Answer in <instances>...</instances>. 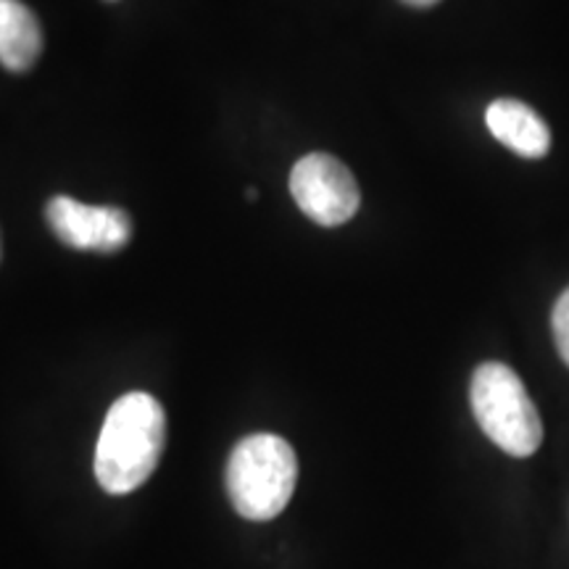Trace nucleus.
Masks as SVG:
<instances>
[{"mask_svg": "<svg viewBox=\"0 0 569 569\" xmlns=\"http://www.w3.org/2000/svg\"><path fill=\"white\" fill-rule=\"evenodd\" d=\"M167 440V415L148 393L113 401L96 443V478L106 493L138 490L156 472Z\"/></svg>", "mask_w": 569, "mask_h": 569, "instance_id": "obj_1", "label": "nucleus"}, {"mask_svg": "<svg viewBox=\"0 0 569 569\" xmlns=\"http://www.w3.org/2000/svg\"><path fill=\"white\" fill-rule=\"evenodd\" d=\"M298 482V457L280 436H248L232 448L224 486L234 511L251 522H267L288 507Z\"/></svg>", "mask_w": 569, "mask_h": 569, "instance_id": "obj_2", "label": "nucleus"}, {"mask_svg": "<svg viewBox=\"0 0 569 569\" xmlns=\"http://www.w3.org/2000/svg\"><path fill=\"white\" fill-rule=\"evenodd\" d=\"M469 403L478 419L480 430L501 448L503 453L517 459H528L543 440V422L536 403L515 369L501 361H486L475 369L469 386Z\"/></svg>", "mask_w": 569, "mask_h": 569, "instance_id": "obj_3", "label": "nucleus"}, {"mask_svg": "<svg viewBox=\"0 0 569 569\" xmlns=\"http://www.w3.org/2000/svg\"><path fill=\"white\" fill-rule=\"evenodd\" d=\"M290 193L311 222L340 227L356 217L361 203L351 169L330 153H309L290 172Z\"/></svg>", "mask_w": 569, "mask_h": 569, "instance_id": "obj_4", "label": "nucleus"}, {"mask_svg": "<svg viewBox=\"0 0 569 569\" xmlns=\"http://www.w3.org/2000/svg\"><path fill=\"white\" fill-rule=\"evenodd\" d=\"M46 219L56 238L77 251L113 253L132 238L127 211L113 206H88L69 196H56L46 206Z\"/></svg>", "mask_w": 569, "mask_h": 569, "instance_id": "obj_5", "label": "nucleus"}, {"mask_svg": "<svg viewBox=\"0 0 569 569\" xmlns=\"http://www.w3.org/2000/svg\"><path fill=\"white\" fill-rule=\"evenodd\" d=\"M486 124L493 138L525 159H543L551 151L549 124L540 119L532 106L515 101V98H498L488 106Z\"/></svg>", "mask_w": 569, "mask_h": 569, "instance_id": "obj_6", "label": "nucleus"}, {"mask_svg": "<svg viewBox=\"0 0 569 569\" xmlns=\"http://www.w3.org/2000/svg\"><path fill=\"white\" fill-rule=\"evenodd\" d=\"M42 51V30L21 0H0V63L9 71L34 67Z\"/></svg>", "mask_w": 569, "mask_h": 569, "instance_id": "obj_7", "label": "nucleus"}, {"mask_svg": "<svg viewBox=\"0 0 569 569\" xmlns=\"http://www.w3.org/2000/svg\"><path fill=\"white\" fill-rule=\"evenodd\" d=\"M551 330H553V340H557L561 361L569 367V288L559 296L557 306H553Z\"/></svg>", "mask_w": 569, "mask_h": 569, "instance_id": "obj_8", "label": "nucleus"}, {"mask_svg": "<svg viewBox=\"0 0 569 569\" xmlns=\"http://www.w3.org/2000/svg\"><path fill=\"white\" fill-rule=\"evenodd\" d=\"M407 6H415V9H427V6H436L438 0H403Z\"/></svg>", "mask_w": 569, "mask_h": 569, "instance_id": "obj_9", "label": "nucleus"}]
</instances>
